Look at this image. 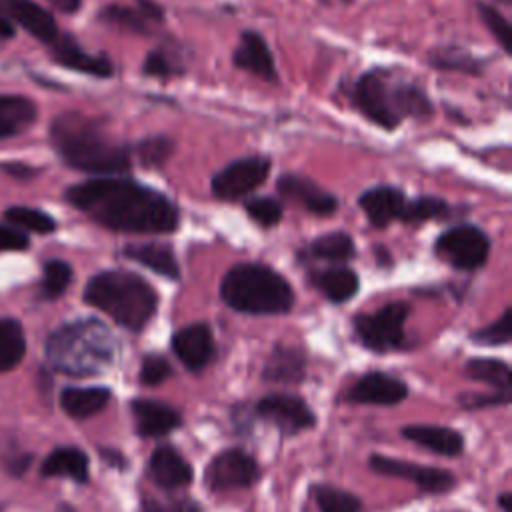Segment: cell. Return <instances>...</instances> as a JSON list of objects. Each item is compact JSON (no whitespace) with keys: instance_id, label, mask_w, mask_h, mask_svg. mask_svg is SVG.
I'll list each match as a JSON object with an SVG mask.
<instances>
[{"instance_id":"cell-46","label":"cell","mask_w":512,"mask_h":512,"mask_svg":"<svg viewBox=\"0 0 512 512\" xmlns=\"http://www.w3.org/2000/svg\"><path fill=\"white\" fill-rule=\"evenodd\" d=\"M136 8L144 14L148 22H162L164 20V8L156 4L154 0H136Z\"/></svg>"},{"instance_id":"cell-42","label":"cell","mask_w":512,"mask_h":512,"mask_svg":"<svg viewBox=\"0 0 512 512\" xmlns=\"http://www.w3.org/2000/svg\"><path fill=\"white\" fill-rule=\"evenodd\" d=\"M170 374H172V368L164 356H160V354L144 356L142 366H140V382L142 384H148V386L162 384Z\"/></svg>"},{"instance_id":"cell-14","label":"cell","mask_w":512,"mask_h":512,"mask_svg":"<svg viewBox=\"0 0 512 512\" xmlns=\"http://www.w3.org/2000/svg\"><path fill=\"white\" fill-rule=\"evenodd\" d=\"M0 16L20 24L28 34L48 46L60 34L54 16L32 0H0Z\"/></svg>"},{"instance_id":"cell-28","label":"cell","mask_w":512,"mask_h":512,"mask_svg":"<svg viewBox=\"0 0 512 512\" xmlns=\"http://www.w3.org/2000/svg\"><path fill=\"white\" fill-rule=\"evenodd\" d=\"M306 254L316 260L340 264V262L350 260L356 254V246L348 232L332 230V232H326V234L314 238L312 244L306 248Z\"/></svg>"},{"instance_id":"cell-5","label":"cell","mask_w":512,"mask_h":512,"mask_svg":"<svg viewBox=\"0 0 512 512\" xmlns=\"http://www.w3.org/2000/svg\"><path fill=\"white\" fill-rule=\"evenodd\" d=\"M84 302L108 314L116 324L138 332L156 312V290L136 272L102 270L84 288Z\"/></svg>"},{"instance_id":"cell-37","label":"cell","mask_w":512,"mask_h":512,"mask_svg":"<svg viewBox=\"0 0 512 512\" xmlns=\"http://www.w3.org/2000/svg\"><path fill=\"white\" fill-rule=\"evenodd\" d=\"M314 498L320 512H358L362 506L354 494L334 486H318L314 490Z\"/></svg>"},{"instance_id":"cell-17","label":"cell","mask_w":512,"mask_h":512,"mask_svg":"<svg viewBox=\"0 0 512 512\" xmlns=\"http://www.w3.org/2000/svg\"><path fill=\"white\" fill-rule=\"evenodd\" d=\"M232 62L236 68L246 70L266 82H276V78H278L272 50L268 48L264 36L256 30L242 32V36L232 52Z\"/></svg>"},{"instance_id":"cell-30","label":"cell","mask_w":512,"mask_h":512,"mask_svg":"<svg viewBox=\"0 0 512 512\" xmlns=\"http://www.w3.org/2000/svg\"><path fill=\"white\" fill-rule=\"evenodd\" d=\"M26 352V336L18 320L0 318V372L20 364Z\"/></svg>"},{"instance_id":"cell-45","label":"cell","mask_w":512,"mask_h":512,"mask_svg":"<svg viewBox=\"0 0 512 512\" xmlns=\"http://www.w3.org/2000/svg\"><path fill=\"white\" fill-rule=\"evenodd\" d=\"M28 246V236L22 230L0 224V252L24 250Z\"/></svg>"},{"instance_id":"cell-8","label":"cell","mask_w":512,"mask_h":512,"mask_svg":"<svg viewBox=\"0 0 512 512\" xmlns=\"http://www.w3.org/2000/svg\"><path fill=\"white\" fill-rule=\"evenodd\" d=\"M270 174V158L250 154L222 166L210 180V190L218 200L238 202L264 184Z\"/></svg>"},{"instance_id":"cell-44","label":"cell","mask_w":512,"mask_h":512,"mask_svg":"<svg viewBox=\"0 0 512 512\" xmlns=\"http://www.w3.org/2000/svg\"><path fill=\"white\" fill-rule=\"evenodd\" d=\"M142 512H200V510L192 500H184V498H168V500L146 498L142 502Z\"/></svg>"},{"instance_id":"cell-22","label":"cell","mask_w":512,"mask_h":512,"mask_svg":"<svg viewBox=\"0 0 512 512\" xmlns=\"http://www.w3.org/2000/svg\"><path fill=\"white\" fill-rule=\"evenodd\" d=\"M124 256L150 268L152 272L168 278L178 280L180 278V266L178 260L168 244L162 242H136L124 246Z\"/></svg>"},{"instance_id":"cell-2","label":"cell","mask_w":512,"mask_h":512,"mask_svg":"<svg viewBox=\"0 0 512 512\" xmlns=\"http://www.w3.org/2000/svg\"><path fill=\"white\" fill-rule=\"evenodd\" d=\"M50 142L64 164L94 176H124L132 166V148L116 140L102 120L80 112L56 116Z\"/></svg>"},{"instance_id":"cell-43","label":"cell","mask_w":512,"mask_h":512,"mask_svg":"<svg viewBox=\"0 0 512 512\" xmlns=\"http://www.w3.org/2000/svg\"><path fill=\"white\" fill-rule=\"evenodd\" d=\"M142 74L150 76V78H160V80H168L174 74H180L178 68L172 64V60L168 58V54L164 50H152L148 52V56L144 58L142 64Z\"/></svg>"},{"instance_id":"cell-33","label":"cell","mask_w":512,"mask_h":512,"mask_svg":"<svg viewBox=\"0 0 512 512\" xmlns=\"http://www.w3.org/2000/svg\"><path fill=\"white\" fill-rule=\"evenodd\" d=\"M174 148H176V142L170 136L152 134V136H144L142 140H138V144L134 146V152L142 166L162 168L168 162V158L172 156Z\"/></svg>"},{"instance_id":"cell-38","label":"cell","mask_w":512,"mask_h":512,"mask_svg":"<svg viewBox=\"0 0 512 512\" xmlns=\"http://www.w3.org/2000/svg\"><path fill=\"white\" fill-rule=\"evenodd\" d=\"M244 208H246L248 216L264 228L276 226L284 214L282 202L272 196H250L244 200Z\"/></svg>"},{"instance_id":"cell-24","label":"cell","mask_w":512,"mask_h":512,"mask_svg":"<svg viewBox=\"0 0 512 512\" xmlns=\"http://www.w3.org/2000/svg\"><path fill=\"white\" fill-rule=\"evenodd\" d=\"M310 278H312L314 286L330 302H336V304H342V302L350 300L358 292V288H360L358 274L352 268L342 266V264H336L332 268L314 272Z\"/></svg>"},{"instance_id":"cell-11","label":"cell","mask_w":512,"mask_h":512,"mask_svg":"<svg viewBox=\"0 0 512 512\" xmlns=\"http://www.w3.org/2000/svg\"><path fill=\"white\" fill-rule=\"evenodd\" d=\"M368 464L378 474L398 476L414 482L422 492L442 494L454 486V476L442 468H428V466H420V464H412V462L396 460L388 456H378V454L370 456Z\"/></svg>"},{"instance_id":"cell-48","label":"cell","mask_w":512,"mask_h":512,"mask_svg":"<svg viewBox=\"0 0 512 512\" xmlns=\"http://www.w3.org/2000/svg\"><path fill=\"white\" fill-rule=\"evenodd\" d=\"M4 170L8 172V174H16V176H32L34 174V170L30 168V166H22V164H8V166H4Z\"/></svg>"},{"instance_id":"cell-49","label":"cell","mask_w":512,"mask_h":512,"mask_svg":"<svg viewBox=\"0 0 512 512\" xmlns=\"http://www.w3.org/2000/svg\"><path fill=\"white\" fill-rule=\"evenodd\" d=\"M12 36H14V24L6 16H0V38H12Z\"/></svg>"},{"instance_id":"cell-21","label":"cell","mask_w":512,"mask_h":512,"mask_svg":"<svg viewBox=\"0 0 512 512\" xmlns=\"http://www.w3.org/2000/svg\"><path fill=\"white\" fill-rule=\"evenodd\" d=\"M150 478L162 488H180L192 482V468L172 446L154 450L148 462Z\"/></svg>"},{"instance_id":"cell-7","label":"cell","mask_w":512,"mask_h":512,"mask_svg":"<svg viewBox=\"0 0 512 512\" xmlns=\"http://www.w3.org/2000/svg\"><path fill=\"white\" fill-rule=\"evenodd\" d=\"M410 306L406 302H390L372 314H358L354 318V332L358 340L374 352H390L404 344V324Z\"/></svg>"},{"instance_id":"cell-6","label":"cell","mask_w":512,"mask_h":512,"mask_svg":"<svg viewBox=\"0 0 512 512\" xmlns=\"http://www.w3.org/2000/svg\"><path fill=\"white\" fill-rule=\"evenodd\" d=\"M220 298L242 314H286L294 306L290 282L262 262H240L220 282Z\"/></svg>"},{"instance_id":"cell-36","label":"cell","mask_w":512,"mask_h":512,"mask_svg":"<svg viewBox=\"0 0 512 512\" xmlns=\"http://www.w3.org/2000/svg\"><path fill=\"white\" fill-rule=\"evenodd\" d=\"M72 268L64 260H48L42 270V286L40 292L44 298L54 300L70 286Z\"/></svg>"},{"instance_id":"cell-23","label":"cell","mask_w":512,"mask_h":512,"mask_svg":"<svg viewBox=\"0 0 512 512\" xmlns=\"http://www.w3.org/2000/svg\"><path fill=\"white\" fill-rule=\"evenodd\" d=\"M402 436L440 456H458L464 448V438L456 430L446 426L412 424L402 428Z\"/></svg>"},{"instance_id":"cell-47","label":"cell","mask_w":512,"mask_h":512,"mask_svg":"<svg viewBox=\"0 0 512 512\" xmlns=\"http://www.w3.org/2000/svg\"><path fill=\"white\" fill-rule=\"evenodd\" d=\"M56 10H60V12H64V14H74V12H78V8H80V4H82V0H48Z\"/></svg>"},{"instance_id":"cell-50","label":"cell","mask_w":512,"mask_h":512,"mask_svg":"<svg viewBox=\"0 0 512 512\" xmlns=\"http://www.w3.org/2000/svg\"><path fill=\"white\" fill-rule=\"evenodd\" d=\"M510 498H512V496H510L508 492H504V494L498 498V504L502 506V510H504V512H512V506H510Z\"/></svg>"},{"instance_id":"cell-29","label":"cell","mask_w":512,"mask_h":512,"mask_svg":"<svg viewBox=\"0 0 512 512\" xmlns=\"http://www.w3.org/2000/svg\"><path fill=\"white\" fill-rule=\"evenodd\" d=\"M304 376V356L296 348L276 346L264 366V378L274 382H294Z\"/></svg>"},{"instance_id":"cell-39","label":"cell","mask_w":512,"mask_h":512,"mask_svg":"<svg viewBox=\"0 0 512 512\" xmlns=\"http://www.w3.org/2000/svg\"><path fill=\"white\" fill-rule=\"evenodd\" d=\"M512 336V310L506 308L500 318H496L494 322H490L484 328H478L470 334V338L476 344H484V346H500L510 342Z\"/></svg>"},{"instance_id":"cell-40","label":"cell","mask_w":512,"mask_h":512,"mask_svg":"<svg viewBox=\"0 0 512 512\" xmlns=\"http://www.w3.org/2000/svg\"><path fill=\"white\" fill-rule=\"evenodd\" d=\"M100 18H102L104 22L124 26V28H128L130 32H138V34L148 32V24H150L138 8L122 6V4H110V6H106V8L100 12Z\"/></svg>"},{"instance_id":"cell-32","label":"cell","mask_w":512,"mask_h":512,"mask_svg":"<svg viewBox=\"0 0 512 512\" xmlns=\"http://www.w3.org/2000/svg\"><path fill=\"white\" fill-rule=\"evenodd\" d=\"M466 374L472 380L490 384L502 392H510V370L508 364L494 358H472L466 364Z\"/></svg>"},{"instance_id":"cell-1","label":"cell","mask_w":512,"mask_h":512,"mask_svg":"<svg viewBox=\"0 0 512 512\" xmlns=\"http://www.w3.org/2000/svg\"><path fill=\"white\" fill-rule=\"evenodd\" d=\"M64 198L114 232L170 234L178 226V206L164 192L126 176H94L70 186Z\"/></svg>"},{"instance_id":"cell-34","label":"cell","mask_w":512,"mask_h":512,"mask_svg":"<svg viewBox=\"0 0 512 512\" xmlns=\"http://www.w3.org/2000/svg\"><path fill=\"white\" fill-rule=\"evenodd\" d=\"M430 64L440 70H456L466 74H482V60L456 46H444L430 52Z\"/></svg>"},{"instance_id":"cell-13","label":"cell","mask_w":512,"mask_h":512,"mask_svg":"<svg viewBox=\"0 0 512 512\" xmlns=\"http://www.w3.org/2000/svg\"><path fill=\"white\" fill-rule=\"evenodd\" d=\"M276 188L286 200L298 202L308 212L318 216H328L338 208V198L332 192L324 190L320 184L302 174H282L276 180Z\"/></svg>"},{"instance_id":"cell-26","label":"cell","mask_w":512,"mask_h":512,"mask_svg":"<svg viewBox=\"0 0 512 512\" xmlns=\"http://www.w3.org/2000/svg\"><path fill=\"white\" fill-rule=\"evenodd\" d=\"M110 400V390L104 386H88V388H78L70 386L64 388L60 394V406L62 410L72 416V418H90L98 414Z\"/></svg>"},{"instance_id":"cell-19","label":"cell","mask_w":512,"mask_h":512,"mask_svg":"<svg viewBox=\"0 0 512 512\" xmlns=\"http://www.w3.org/2000/svg\"><path fill=\"white\" fill-rule=\"evenodd\" d=\"M408 388L402 380L384 374V372H368L364 374L348 392V400L358 404H398L406 398Z\"/></svg>"},{"instance_id":"cell-31","label":"cell","mask_w":512,"mask_h":512,"mask_svg":"<svg viewBox=\"0 0 512 512\" xmlns=\"http://www.w3.org/2000/svg\"><path fill=\"white\" fill-rule=\"evenodd\" d=\"M450 214H452V208L446 200L436 198V196H418V198L406 200L400 222L422 224V222H428V220L450 218Z\"/></svg>"},{"instance_id":"cell-15","label":"cell","mask_w":512,"mask_h":512,"mask_svg":"<svg viewBox=\"0 0 512 512\" xmlns=\"http://www.w3.org/2000/svg\"><path fill=\"white\" fill-rule=\"evenodd\" d=\"M50 52L52 60L64 68L98 78H110L114 74L112 62L104 54L86 52L70 34H58V38L50 44Z\"/></svg>"},{"instance_id":"cell-27","label":"cell","mask_w":512,"mask_h":512,"mask_svg":"<svg viewBox=\"0 0 512 512\" xmlns=\"http://www.w3.org/2000/svg\"><path fill=\"white\" fill-rule=\"evenodd\" d=\"M36 120V104L18 94H0V138L26 130Z\"/></svg>"},{"instance_id":"cell-35","label":"cell","mask_w":512,"mask_h":512,"mask_svg":"<svg viewBox=\"0 0 512 512\" xmlns=\"http://www.w3.org/2000/svg\"><path fill=\"white\" fill-rule=\"evenodd\" d=\"M4 218L14 224L16 230H30V232H38V234H50L56 230V220L38 210V208H30V206H12L4 212Z\"/></svg>"},{"instance_id":"cell-4","label":"cell","mask_w":512,"mask_h":512,"mask_svg":"<svg viewBox=\"0 0 512 512\" xmlns=\"http://www.w3.org/2000/svg\"><path fill=\"white\" fill-rule=\"evenodd\" d=\"M352 106L372 124L394 130L404 118L424 120L432 114V100L414 82L390 80L388 72L368 70L350 90Z\"/></svg>"},{"instance_id":"cell-10","label":"cell","mask_w":512,"mask_h":512,"mask_svg":"<svg viewBox=\"0 0 512 512\" xmlns=\"http://www.w3.org/2000/svg\"><path fill=\"white\" fill-rule=\"evenodd\" d=\"M258 480L256 460L240 448L220 452L206 468V486L212 490L246 488Z\"/></svg>"},{"instance_id":"cell-20","label":"cell","mask_w":512,"mask_h":512,"mask_svg":"<svg viewBox=\"0 0 512 512\" xmlns=\"http://www.w3.org/2000/svg\"><path fill=\"white\" fill-rule=\"evenodd\" d=\"M130 408L140 436H162L180 426V414L160 400L136 398Z\"/></svg>"},{"instance_id":"cell-41","label":"cell","mask_w":512,"mask_h":512,"mask_svg":"<svg viewBox=\"0 0 512 512\" xmlns=\"http://www.w3.org/2000/svg\"><path fill=\"white\" fill-rule=\"evenodd\" d=\"M478 14L494 40L502 46L506 54H510V22L502 16V12L486 2H478Z\"/></svg>"},{"instance_id":"cell-12","label":"cell","mask_w":512,"mask_h":512,"mask_svg":"<svg viewBox=\"0 0 512 512\" xmlns=\"http://www.w3.org/2000/svg\"><path fill=\"white\" fill-rule=\"evenodd\" d=\"M256 412L276 424L284 434H296L316 422L310 406L294 394H268L258 402Z\"/></svg>"},{"instance_id":"cell-16","label":"cell","mask_w":512,"mask_h":512,"mask_svg":"<svg viewBox=\"0 0 512 512\" xmlns=\"http://www.w3.org/2000/svg\"><path fill=\"white\" fill-rule=\"evenodd\" d=\"M406 200L408 198L400 188L390 184H378L360 194L358 206L374 228H386L388 224L402 218Z\"/></svg>"},{"instance_id":"cell-18","label":"cell","mask_w":512,"mask_h":512,"mask_svg":"<svg viewBox=\"0 0 512 512\" xmlns=\"http://www.w3.org/2000/svg\"><path fill=\"white\" fill-rule=\"evenodd\" d=\"M172 348L188 370H202L214 356L212 330L204 322L188 324L172 336Z\"/></svg>"},{"instance_id":"cell-9","label":"cell","mask_w":512,"mask_h":512,"mask_svg":"<svg viewBox=\"0 0 512 512\" xmlns=\"http://www.w3.org/2000/svg\"><path fill=\"white\" fill-rule=\"evenodd\" d=\"M436 254L458 270H478L490 254V240L474 224H458L436 238Z\"/></svg>"},{"instance_id":"cell-3","label":"cell","mask_w":512,"mask_h":512,"mask_svg":"<svg viewBox=\"0 0 512 512\" xmlns=\"http://www.w3.org/2000/svg\"><path fill=\"white\" fill-rule=\"evenodd\" d=\"M118 340L96 318L58 326L46 340V358L62 374L86 378L104 374L116 360Z\"/></svg>"},{"instance_id":"cell-25","label":"cell","mask_w":512,"mask_h":512,"mask_svg":"<svg viewBox=\"0 0 512 512\" xmlns=\"http://www.w3.org/2000/svg\"><path fill=\"white\" fill-rule=\"evenodd\" d=\"M40 474L44 478L66 476V478H72L74 482H86L88 480V456L76 446L54 448L42 462Z\"/></svg>"}]
</instances>
